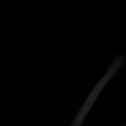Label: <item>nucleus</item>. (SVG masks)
Returning <instances> with one entry per match:
<instances>
[{"label":"nucleus","instance_id":"nucleus-1","mask_svg":"<svg viewBox=\"0 0 126 126\" xmlns=\"http://www.w3.org/2000/svg\"><path fill=\"white\" fill-rule=\"evenodd\" d=\"M81 117H82V116H81ZM81 117H79L78 119H76V122L74 123V125H73V126H79V125L80 122H80V118H81Z\"/></svg>","mask_w":126,"mask_h":126}]
</instances>
